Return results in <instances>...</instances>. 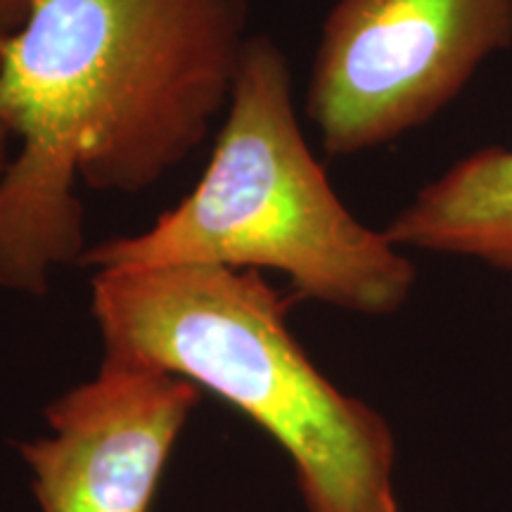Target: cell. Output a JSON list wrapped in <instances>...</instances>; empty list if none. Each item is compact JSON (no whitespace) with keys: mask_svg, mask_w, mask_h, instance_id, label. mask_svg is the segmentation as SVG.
Wrapping results in <instances>:
<instances>
[{"mask_svg":"<svg viewBox=\"0 0 512 512\" xmlns=\"http://www.w3.org/2000/svg\"><path fill=\"white\" fill-rule=\"evenodd\" d=\"M247 0H31L0 34V287L43 297L86 254L76 183L143 192L223 119Z\"/></svg>","mask_w":512,"mask_h":512,"instance_id":"cell-1","label":"cell"},{"mask_svg":"<svg viewBox=\"0 0 512 512\" xmlns=\"http://www.w3.org/2000/svg\"><path fill=\"white\" fill-rule=\"evenodd\" d=\"M91 316L105 356L183 377L259 425L290 456L309 512H399L392 427L320 373L259 271L105 268Z\"/></svg>","mask_w":512,"mask_h":512,"instance_id":"cell-2","label":"cell"},{"mask_svg":"<svg viewBox=\"0 0 512 512\" xmlns=\"http://www.w3.org/2000/svg\"><path fill=\"white\" fill-rule=\"evenodd\" d=\"M81 266L278 271L297 297L361 316H392L418 280L406 252L339 200L299 126L287 55L266 34L249 36L195 188L143 233L88 247Z\"/></svg>","mask_w":512,"mask_h":512,"instance_id":"cell-3","label":"cell"},{"mask_svg":"<svg viewBox=\"0 0 512 512\" xmlns=\"http://www.w3.org/2000/svg\"><path fill=\"white\" fill-rule=\"evenodd\" d=\"M512 48V0H337L313 53L306 117L330 157L418 131Z\"/></svg>","mask_w":512,"mask_h":512,"instance_id":"cell-4","label":"cell"},{"mask_svg":"<svg viewBox=\"0 0 512 512\" xmlns=\"http://www.w3.org/2000/svg\"><path fill=\"white\" fill-rule=\"evenodd\" d=\"M202 392L183 377L102 356L46 408L48 437L19 444L41 512H150Z\"/></svg>","mask_w":512,"mask_h":512,"instance_id":"cell-5","label":"cell"},{"mask_svg":"<svg viewBox=\"0 0 512 512\" xmlns=\"http://www.w3.org/2000/svg\"><path fill=\"white\" fill-rule=\"evenodd\" d=\"M399 249L460 256L512 275V150L486 145L415 192L384 228Z\"/></svg>","mask_w":512,"mask_h":512,"instance_id":"cell-6","label":"cell"},{"mask_svg":"<svg viewBox=\"0 0 512 512\" xmlns=\"http://www.w3.org/2000/svg\"><path fill=\"white\" fill-rule=\"evenodd\" d=\"M31 0H0V34H10L24 22Z\"/></svg>","mask_w":512,"mask_h":512,"instance_id":"cell-7","label":"cell"},{"mask_svg":"<svg viewBox=\"0 0 512 512\" xmlns=\"http://www.w3.org/2000/svg\"><path fill=\"white\" fill-rule=\"evenodd\" d=\"M12 147H15V143H12V136H10L8 126H5L3 119H0V174H3V169L10 162Z\"/></svg>","mask_w":512,"mask_h":512,"instance_id":"cell-8","label":"cell"}]
</instances>
